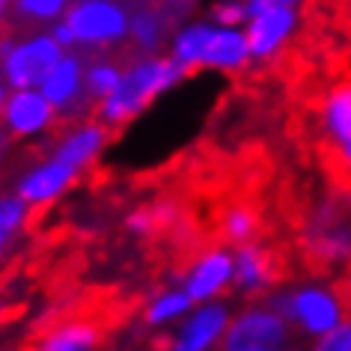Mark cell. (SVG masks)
Here are the masks:
<instances>
[{"label":"cell","mask_w":351,"mask_h":351,"mask_svg":"<svg viewBox=\"0 0 351 351\" xmlns=\"http://www.w3.org/2000/svg\"><path fill=\"white\" fill-rule=\"evenodd\" d=\"M277 221L289 230L295 259L313 277H351V185L324 176L292 182L277 197Z\"/></svg>","instance_id":"1"},{"label":"cell","mask_w":351,"mask_h":351,"mask_svg":"<svg viewBox=\"0 0 351 351\" xmlns=\"http://www.w3.org/2000/svg\"><path fill=\"white\" fill-rule=\"evenodd\" d=\"M185 75H191V72L176 57L173 60H158V57L137 60L134 66L125 69V75L119 77V84L113 86V93L108 99L95 108V113H99L104 125L113 131V128H119L122 122H128L131 117H137L164 86L176 84Z\"/></svg>","instance_id":"2"},{"label":"cell","mask_w":351,"mask_h":351,"mask_svg":"<svg viewBox=\"0 0 351 351\" xmlns=\"http://www.w3.org/2000/svg\"><path fill=\"white\" fill-rule=\"evenodd\" d=\"M66 24L75 42L93 48L117 45L128 36V10L119 0H72L66 10Z\"/></svg>","instance_id":"3"},{"label":"cell","mask_w":351,"mask_h":351,"mask_svg":"<svg viewBox=\"0 0 351 351\" xmlns=\"http://www.w3.org/2000/svg\"><path fill=\"white\" fill-rule=\"evenodd\" d=\"M289 337V322L268 306H247L223 333L221 351H277Z\"/></svg>","instance_id":"4"},{"label":"cell","mask_w":351,"mask_h":351,"mask_svg":"<svg viewBox=\"0 0 351 351\" xmlns=\"http://www.w3.org/2000/svg\"><path fill=\"white\" fill-rule=\"evenodd\" d=\"M57 63H60V42L54 36H48V33L24 36L21 42H15L3 57L6 81H10L15 90H30V86L42 84Z\"/></svg>","instance_id":"5"},{"label":"cell","mask_w":351,"mask_h":351,"mask_svg":"<svg viewBox=\"0 0 351 351\" xmlns=\"http://www.w3.org/2000/svg\"><path fill=\"white\" fill-rule=\"evenodd\" d=\"M274 310L283 315L289 324L310 330V333H328L339 322V301L333 292L324 289H301V292H286L274 298Z\"/></svg>","instance_id":"6"},{"label":"cell","mask_w":351,"mask_h":351,"mask_svg":"<svg viewBox=\"0 0 351 351\" xmlns=\"http://www.w3.org/2000/svg\"><path fill=\"white\" fill-rule=\"evenodd\" d=\"M3 125L10 128L15 137L33 134V131H39V128H51L54 125V104H51L42 93L15 90L12 99L6 101Z\"/></svg>","instance_id":"7"},{"label":"cell","mask_w":351,"mask_h":351,"mask_svg":"<svg viewBox=\"0 0 351 351\" xmlns=\"http://www.w3.org/2000/svg\"><path fill=\"white\" fill-rule=\"evenodd\" d=\"M295 15L289 6H277V10H265L259 15H253L250 30H247V48L253 57L268 60L271 54H277L283 39L292 33Z\"/></svg>","instance_id":"8"},{"label":"cell","mask_w":351,"mask_h":351,"mask_svg":"<svg viewBox=\"0 0 351 351\" xmlns=\"http://www.w3.org/2000/svg\"><path fill=\"white\" fill-rule=\"evenodd\" d=\"M69 10V0H12L10 15H6V36H33L42 24L60 19ZM0 33V36H3Z\"/></svg>","instance_id":"9"},{"label":"cell","mask_w":351,"mask_h":351,"mask_svg":"<svg viewBox=\"0 0 351 351\" xmlns=\"http://www.w3.org/2000/svg\"><path fill=\"white\" fill-rule=\"evenodd\" d=\"M230 274H232V259L223 250H212L206 256H199V262L191 268L188 277V298L191 301H206L208 295L221 292Z\"/></svg>","instance_id":"10"},{"label":"cell","mask_w":351,"mask_h":351,"mask_svg":"<svg viewBox=\"0 0 351 351\" xmlns=\"http://www.w3.org/2000/svg\"><path fill=\"white\" fill-rule=\"evenodd\" d=\"M223 324H226V310L221 304L203 306V310L182 328L179 337L173 339V351H206L221 337Z\"/></svg>","instance_id":"11"},{"label":"cell","mask_w":351,"mask_h":351,"mask_svg":"<svg viewBox=\"0 0 351 351\" xmlns=\"http://www.w3.org/2000/svg\"><path fill=\"white\" fill-rule=\"evenodd\" d=\"M247 36L235 30H212L208 42L203 48V66H215V69H226V72H239L247 66Z\"/></svg>","instance_id":"12"},{"label":"cell","mask_w":351,"mask_h":351,"mask_svg":"<svg viewBox=\"0 0 351 351\" xmlns=\"http://www.w3.org/2000/svg\"><path fill=\"white\" fill-rule=\"evenodd\" d=\"M110 134L113 131L104 125V122H93V125L77 128L72 134L63 137V143H60L57 152H54V161L69 164V167H81V164L90 161V158H95V152L108 143Z\"/></svg>","instance_id":"13"},{"label":"cell","mask_w":351,"mask_h":351,"mask_svg":"<svg viewBox=\"0 0 351 351\" xmlns=\"http://www.w3.org/2000/svg\"><path fill=\"white\" fill-rule=\"evenodd\" d=\"M72 176H75V167L69 164H60V161L42 164L39 170H33L19 182V197H24L27 203H48L51 197H57L69 185Z\"/></svg>","instance_id":"14"},{"label":"cell","mask_w":351,"mask_h":351,"mask_svg":"<svg viewBox=\"0 0 351 351\" xmlns=\"http://www.w3.org/2000/svg\"><path fill=\"white\" fill-rule=\"evenodd\" d=\"M208 33L212 30H208L206 24H197V27L185 30L179 39H176V60H179L188 72H197V69L203 66L199 60H203V48L208 42Z\"/></svg>","instance_id":"15"},{"label":"cell","mask_w":351,"mask_h":351,"mask_svg":"<svg viewBox=\"0 0 351 351\" xmlns=\"http://www.w3.org/2000/svg\"><path fill=\"white\" fill-rule=\"evenodd\" d=\"M27 217V199L24 197H0V239H10Z\"/></svg>","instance_id":"16"},{"label":"cell","mask_w":351,"mask_h":351,"mask_svg":"<svg viewBox=\"0 0 351 351\" xmlns=\"http://www.w3.org/2000/svg\"><path fill=\"white\" fill-rule=\"evenodd\" d=\"M188 304H191V298L188 295H179V292H167L164 298H158V301L149 306V313H146V319L158 324V322H164V319H170V315H179V313H185L188 310Z\"/></svg>","instance_id":"17"},{"label":"cell","mask_w":351,"mask_h":351,"mask_svg":"<svg viewBox=\"0 0 351 351\" xmlns=\"http://www.w3.org/2000/svg\"><path fill=\"white\" fill-rule=\"evenodd\" d=\"M315 351H351V322L337 324L319 339Z\"/></svg>","instance_id":"18"},{"label":"cell","mask_w":351,"mask_h":351,"mask_svg":"<svg viewBox=\"0 0 351 351\" xmlns=\"http://www.w3.org/2000/svg\"><path fill=\"white\" fill-rule=\"evenodd\" d=\"M212 19L226 24V27H232V24L247 19V10H244V3H217V6H212Z\"/></svg>","instance_id":"19"},{"label":"cell","mask_w":351,"mask_h":351,"mask_svg":"<svg viewBox=\"0 0 351 351\" xmlns=\"http://www.w3.org/2000/svg\"><path fill=\"white\" fill-rule=\"evenodd\" d=\"M295 0H244V10L253 19V15L265 12V10H277V6H292Z\"/></svg>","instance_id":"20"},{"label":"cell","mask_w":351,"mask_h":351,"mask_svg":"<svg viewBox=\"0 0 351 351\" xmlns=\"http://www.w3.org/2000/svg\"><path fill=\"white\" fill-rule=\"evenodd\" d=\"M12 140H15L12 131L6 125H0V185H3V167H6V155L12 149Z\"/></svg>","instance_id":"21"},{"label":"cell","mask_w":351,"mask_h":351,"mask_svg":"<svg viewBox=\"0 0 351 351\" xmlns=\"http://www.w3.org/2000/svg\"><path fill=\"white\" fill-rule=\"evenodd\" d=\"M164 3H167V10H170L176 19H182V15H185L191 6H194V0H164Z\"/></svg>","instance_id":"22"},{"label":"cell","mask_w":351,"mask_h":351,"mask_svg":"<svg viewBox=\"0 0 351 351\" xmlns=\"http://www.w3.org/2000/svg\"><path fill=\"white\" fill-rule=\"evenodd\" d=\"M10 3H12V0H0V33L6 30V15H10Z\"/></svg>","instance_id":"23"},{"label":"cell","mask_w":351,"mask_h":351,"mask_svg":"<svg viewBox=\"0 0 351 351\" xmlns=\"http://www.w3.org/2000/svg\"><path fill=\"white\" fill-rule=\"evenodd\" d=\"M3 101H6V93H3V84H0V108H3Z\"/></svg>","instance_id":"24"},{"label":"cell","mask_w":351,"mask_h":351,"mask_svg":"<svg viewBox=\"0 0 351 351\" xmlns=\"http://www.w3.org/2000/svg\"><path fill=\"white\" fill-rule=\"evenodd\" d=\"M0 244H3V239H0Z\"/></svg>","instance_id":"25"}]
</instances>
